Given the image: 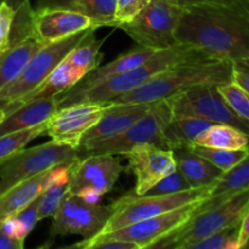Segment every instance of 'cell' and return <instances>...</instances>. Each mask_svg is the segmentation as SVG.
Here are the masks:
<instances>
[{"mask_svg":"<svg viewBox=\"0 0 249 249\" xmlns=\"http://www.w3.org/2000/svg\"><path fill=\"white\" fill-rule=\"evenodd\" d=\"M174 41L221 60L248 57L249 0L236 5L182 7Z\"/></svg>","mask_w":249,"mask_h":249,"instance_id":"6da1fadb","label":"cell"},{"mask_svg":"<svg viewBox=\"0 0 249 249\" xmlns=\"http://www.w3.org/2000/svg\"><path fill=\"white\" fill-rule=\"evenodd\" d=\"M230 82H232V61L207 56L172 66L111 102L151 104L197 85H221Z\"/></svg>","mask_w":249,"mask_h":249,"instance_id":"7a4b0ae2","label":"cell"},{"mask_svg":"<svg viewBox=\"0 0 249 249\" xmlns=\"http://www.w3.org/2000/svg\"><path fill=\"white\" fill-rule=\"evenodd\" d=\"M207 56L211 55L194 46L174 44L167 49L156 51L155 55L151 56L141 65L134 67L133 70L101 80L77 94L66 92L58 95V108L70 105L82 104V102H102V104L111 102L122 95L133 91L156 74L172 66L185 61L207 57Z\"/></svg>","mask_w":249,"mask_h":249,"instance_id":"3957f363","label":"cell"},{"mask_svg":"<svg viewBox=\"0 0 249 249\" xmlns=\"http://www.w3.org/2000/svg\"><path fill=\"white\" fill-rule=\"evenodd\" d=\"M248 208L249 189L221 201L204 199L201 209L185 225L156 243L152 248L189 249L195 242L240 221Z\"/></svg>","mask_w":249,"mask_h":249,"instance_id":"277c9868","label":"cell"},{"mask_svg":"<svg viewBox=\"0 0 249 249\" xmlns=\"http://www.w3.org/2000/svg\"><path fill=\"white\" fill-rule=\"evenodd\" d=\"M92 31L96 29H87L44 45L31 58L28 65L16 79L0 89V108L4 109L5 114L10 113L27 95L36 89L66 57V55L74 46L82 43Z\"/></svg>","mask_w":249,"mask_h":249,"instance_id":"5b68a950","label":"cell"},{"mask_svg":"<svg viewBox=\"0 0 249 249\" xmlns=\"http://www.w3.org/2000/svg\"><path fill=\"white\" fill-rule=\"evenodd\" d=\"M173 112L167 99L152 102L145 116L119 135L77 148L79 158L92 155H125L133 147L142 143H152L167 150L164 129L172 119Z\"/></svg>","mask_w":249,"mask_h":249,"instance_id":"8992f818","label":"cell"},{"mask_svg":"<svg viewBox=\"0 0 249 249\" xmlns=\"http://www.w3.org/2000/svg\"><path fill=\"white\" fill-rule=\"evenodd\" d=\"M209 197V187L191 189L184 192L160 196H146V195L128 194L111 203L112 215L105 224L102 230L96 235H105L117 229L124 228L130 224L160 215L165 212L173 211L179 207L195 202L203 201Z\"/></svg>","mask_w":249,"mask_h":249,"instance_id":"52a82bcc","label":"cell"},{"mask_svg":"<svg viewBox=\"0 0 249 249\" xmlns=\"http://www.w3.org/2000/svg\"><path fill=\"white\" fill-rule=\"evenodd\" d=\"M182 7L172 0H151L131 21L118 28L125 32L136 45L163 50L174 45V34Z\"/></svg>","mask_w":249,"mask_h":249,"instance_id":"ba28073f","label":"cell"},{"mask_svg":"<svg viewBox=\"0 0 249 249\" xmlns=\"http://www.w3.org/2000/svg\"><path fill=\"white\" fill-rule=\"evenodd\" d=\"M79 158L73 146L50 142L22 148L0 167V195L18 182Z\"/></svg>","mask_w":249,"mask_h":249,"instance_id":"9c48e42d","label":"cell"},{"mask_svg":"<svg viewBox=\"0 0 249 249\" xmlns=\"http://www.w3.org/2000/svg\"><path fill=\"white\" fill-rule=\"evenodd\" d=\"M173 116H195L240 129L249 136V122L236 116L219 92L218 85H197L167 97Z\"/></svg>","mask_w":249,"mask_h":249,"instance_id":"30bf717a","label":"cell"},{"mask_svg":"<svg viewBox=\"0 0 249 249\" xmlns=\"http://www.w3.org/2000/svg\"><path fill=\"white\" fill-rule=\"evenodd\" d=\"M112 206L90 204L74 194H68L53 215L49 243L56 236L78 235L90 238L99 233L112 215Z\"/></svg>","mask_w":249,"mask_h":249,"instance_id":"8fae6325","label":"cell"},{"mask_svg":"<svg viewBox=\"0 0 249 249\" xmlns=\"http://www.w3.org/2000/svg\"><path fill=\"white\" fill-rule=\"evenodd\" d=\"M203 201L186 204V206L165 212L160 215L117 229L112 232L105 233V235H95L90 238H114V240L135 243L139 249L152 248L156 243L185 225L201 209Z\"/></svg>","mask_w":249,"mask_h":249,"instance_id":"7c38bea8","label":"cell"},{"mask_svg":"<svg viewBox=\"0 0 249 249\" xmlns=\"http://www.w3.org/2000/svg\"><path fill=\"white\" fill-rule=\"evenodd\" d=\"M109 102H82L58 108L46 122L45 133L55 142L77 148L82 136L100 119Z\"/></svg>","mask_w":249,"mask_h":249,"instance_id":"4fadbf2b","label":"cell"},{"mask_svg":"<svg viewBox=\"0 0 249 249\" xmlns=\"http://www.w3.org/2000/svg\"><path fill=\"white\" fill-rule=\"evenodd\" d=\"M124 156L128 160L129 170L136 178L134 192L140 196L177 169L173 151L152 143L135 146Z\"/></svg>","mask_w":249,"mask_h":249,"instance_id":"5bb4252c","label":"cell"},{"mask_svg":"<svg viewBox=\"0 0 249 249\" xmlns=\"http://www.w3.org/2000/svg\"><path fill=\"white\" fill-rule=\"evenodd\" d=\"M124 167L116 155H92L78 158L71 173V194L91 187L102 195L113 189Z\"/></svg>","mask_w":249,"mask_h":249,"instance_id":"9a60e30c","label":"cell"},{"mask_svg":"<svg viewBox=\"0 0 249 249\" xmlns=\"http://www.w3.org/2000/svg\"><path fill=\"white\" fill-rule=\"evenodd\" d=\"M90 28L96 29L94 21L73 10L53 6H39L34 10L33 38L44 45Z\"/></svg>","mask_w":249,"mask_h":249,"instance_id":"2e32d148","label":"cell"},{"mask_svg":"<svg viewBox=\"0 0 249 249\" xmlns=\"http://www.w3.org/2000/svg\"><path fill=\"white\" fill-rule=\"evenodd\" d=\"M151 104H113L109 102L99 121L84 133L79 146L91 145L119 135L145 116ZM78 146V147H79ZM77 147V148H78Z\"/></svg>","mask_w":249,"mask_h":249,"instance_id":"e0dca14e","label":"cell"},{"mask_svg":"<svg viewBox=\"0 0 249 249\" xmlns=\"http://www.w3.org/2000/svg\"><path fill=\"white\" fill-rule=\"evenodd\" d=\"M57 108V96L29 100L16 107L0 122V136L46 123Z\"/></svg>","mask_w":249,"mask_h":249,"instance_id":"ac0fdd59","label":"cell"},{"mask_svg":"<svg viewBox=\"0 0 249 249\" xmlns=\"http://www.w3.org/2000/svg\"><path fill=\"white\" fill-rule=\"evenodd\" d=\"M155 53L156 50H153V49L136 45L135 48L122 53L116 60L111 61L107 65L99 66L95 70H92L91 72L85 74L74 87L71 88L66 92L67 94H77V92H80L82 90L87 89V88L91 87V85L96 84V83L101 82V80L113 77V75H118L121 73L126 72V71L133 70L134 67L147 61L151 56L155 55Z\"/></svg>","mask_w":249,"mask_h":249,"instance_id":"d6986e66","label":"cell"},{"mask_svg":"<svg viewBox=\"0 0 249 249\" xmlns=\"http://www.w3.org/2000/svg\"><path fill=\"white\" fill-rule=\"evenodd\" d=\"M173 155L177 168L186 178L192 189L211 187L223 174V170L197 155L190 147L173 150Z\"/></svg>","mask_w":249,"mask_h":249,"instance_id":"ffe728a7","label":"cell"},{"mask_svg":"<svg viewBox=\"0 0 249 249\" xmlns=\"http://www.w3.org/2000/svg\"><path fill=\"white\" fill-rule=\"evenodd\" d=\"M75 160L55 167L50 173L48 182L38 196V211L40 220L53 218L63 199L71 192V173Z\"/></svg>","mask_w":249,"mask_h":249,"instance_id":"44dd1931","label":"cell"},{"mask_svg":"<svg viewBox=\"0 0 249 249\" xmlns=\"http://www.w3.org/2000/svg\"><path fill=\"white\" fill-rule=\"evenodd\" d=\"M51 170L18 182L0 195V223L21 211L41 194Z\"/></svg>","mask_w":249,"mask_h":249,"instance_id":"7402d4cb","label":"cell"},{"mask_svg":"<svg viewBox=\"0 0 249 249\" xmlns=\"http://www.w3.org/2000/svg\"><path fill=\"white\" fill-rule=\"evenodd\" d=\"M44 46L36 38H28L15 44L2 53L0 61V89L16 79L31 58Z\"/></svg>","mask_w":249,"mask_h":249,"instance_id":"603a6c76","label":"cell"},{"mask_svg":"<svg viewBox=\"0 0 249 249\" xmlns=\"http://www.w3.org/2000/svg\"><path fill=\"white\" fill-rule=\"evenodd\" d=\"M214 124L207 119L195 116H173L164 129L167 150L190 147L197 136Z\"/></svg>","mask_w":249,"mask_h":249,"instance_id":"cb8c5ba5","label":"cell"},{"mask_svg":"<svg viewBox=\"0 0 249 249\" xmlns=\"http://www.w3.org/2000/svg\"><path fill=\"white\" fill-rule=\"evenodd\" d=\"M39 6H53L73 10L90 17L96 28L116 27V0H40Z\"/></svg>","mask_w":249,"mask_h":249,"instance_id":"d4e9b609","label":"cell"},{"mask_svg":"<svg viewBox=\"0 0 249 249\" xmlns=\"http://www.w3.org/2000/svg\"><path fill=\"white\" fill-rule=\"evenodd\" d=\"M84 75V73L80 72L79 70H77V68L73 67L72 65L66 62L65 60H62L57 66H56L55 70L49 74V77L46 78L36 89H34L31 94L27 95L16 107L24 104V102L29 101V100L39 99V97L58 96V95L65 94V92L68 91L71 88L74 87ZM16 107H15V108H16ZM14 109H12V111H14Z\"/></svg>","mask_w":249,"mask_h":249,"instance_id":"484cf974","label":"cell"},{"mask_svg":"<svg viewBox=\"0 0 249 249\" xmlns=\"http://www.w3.org/2000/svg\"><path fill=\"white\" fill-rule=\"evenodd\" d=\"M195 143L206 147L241 150L249 146V136L232 125L214 123L197 136Z\"/></svg>","mask_w":249,"mask_h":249,"instance_id":"4316f807","label":"cell"},{"mask_svg":"<svg viewBox=\"0 0 249 249\" xmlns=\"http://www.w3.org/2000/svg\"><path fill=\"white\" fill-rule=\"evenodd\" d=\"M249 189V151L243 160L223 172L215 184L209 187L208 198L224 199Z\"/></svg>","mask_w":249,"mask_h":249,"instance_id":"83f0119b","label":"cell"},{"mask_svg":"<svg viewBox=\"0 0 249 249\" xmlns=\"http://www.w3.org/2000/svg\"><path fill=\"white\" fill-rule=\"evenodd\" d=\"M104 41V39L97 40L95 38V31H92L82 43L74 46L63 60L84 74H88L92 70L99 67L104 58L101 53V45Z\"/></svg>","mask_w":249,"mask_h":249,"instance_id":"f1b7e54d","label":"cell"},{"mask_svg":"<svg viewBox=\"0 0 249 249\" xmlns=\"http://www.w3.org/2000/svg\"><path fill=\"white\" fill-rule=\"evenodd\" d=\"M46 123L36 125L34 128L26 129V130L15 131V133L5 134L0 136V167L18 151L24 148L27 143L31 142L38 136L45 133Z\"/></svg>","mask_w":249,"mask_h":249,"instance_id":"f546056e","label":"cell"},{"mask_svg":"<svg viewBox=\"0 0 249 249\" xmlns=\"http://www.w3.org/2000/svg\"><path fill=\"white\" fill-rule=\"evenodd\" d=\"M190 148L223 172H226L237 164L241 160L247 156L249 151V146L247 148H241V150H225V148L206 147V146L196 145V143H192Z\"/></svg>","mask_w":249,"mask_h":249,"instance_id":"4dcf8cb0","label":"cell"},{"mask_svg":"<svg viewBox=\"0 0 249 249\" xmlns=\"http://www.w3.org/2000/svg\"><path fill=\"white\" fill-rule=\"evenodd\" d=\"M16 9V18L11 33V48L15 44L33 38V16L34 10L29 0H7Z\"/></svg>","mask_w":249,"mask_h":249,"instance_id":"1f68e13d","label":"cell"},{"mask_svg":"<svg viewBox=\"0 0 249 249\" xmlns=\"http://www.w3.org/2000/svg\"><path fill=\"white\" fill-rule=\"evenodd\" d=\"M241 220L195 242L189 249H238Z\"/></svg>","mask_w":249,"mask_h":249,"instance_id":"d6a6232c","label":"cell"},{"mask_svg":"<svg viewBox=\"0 0 249 249\" xmlns=\"http://www.w3.org/2000/svg\"><path fill=\"white\" fill-rule=\"evenodd\" d=\"M219 92L236 116L249 122V95L236 83L230 82L218 85Z\"/></svg>","mask_w":249,"mask_h":249,"instance_id":"836d02e7","label":"cell"},{"mask_svg":"<svg viewBox=\"0 0 249 249\" xmlns=\"http://www.w3.org/2000/svg\"><path fill=\"white\" fill-rule=\"evenodd\" d=\"M11 218L14 219L15 225H16L17 237L24 242V240L32 232L34 226L40 221L38 211V197L29 204H27L21 211L17 212L16 214L11 215Z\"/></svg>","mask_w":249,"mask_h":249,"instance_id":"e575fe53","label":"cell"},{"mask_svg":"<svg viewBox=\"0 0 249 249\" xmlns=\"http://www.w3.org/2000/svg\"><path fill=\"white\" fill-rule=\"evenodd\" d=\"M191 185L186 180V178L182 175L179 169H175L174 172L170 173L165 178L153 185L147 192L146 196H160V195H172L178 194V192H184L187 190H191Z\"/></svg>","mask_w":249,"mask_h":249,"instance_id":"d590c367","label":"cell"},{"mask_svg":"<svg viewBox=\"0 0 249 249\" xmlns=\"http://www.w3.org/2000/svg\"><path fill=\"white\" fill-rule=\"evenodd\" d=\"M16 18V9L7 0H0V53L11 45V33Z\"/></svg>","mask_w":249,"mask_h":249,"instance_id":"8d00e7d4","label":"cell"},{"mask_svg":"<svg viewBox=\"0 0 249 249\" xmlns=\"http://www.w3.org/2000/svg\"><path fill=\"white\" fill-rule=\"evenodd\" d=\"M151 0H116L114 21L117 28L122 23L131 21Z\"/></svg>","mask_w":249,"mask_h":249,"instance_id":"74e56055","label":"cell"},{"mask_svg":"<svg viewBox=\"0 0 249 249\" xmlns=\"http://www.w3.org/2000/svg\"><path fill=\"white\" fill-rule=\"evenodd\" d=\"M232 82L249 95V56L232 61Z\"/></svg>","mask_w":249,"mask_h":249,"instance_id":"f35d334b","label":"cell"},{"mask_svg":"<svg viewBox=\"0 0 249 249\" xmlns=\"http://www.w3.org/2000/svg\"><path fill=\"white\" fill-rule=\"evenodd\" d=\"M181 7L196 6V5H236L245 0H172Z\"/></svg>","mask_w":249,"mask_h":249,"instance_id":"ab89813d","label":"cell"},{"mask_svg":"<svg viewBox=\"0 0 249 249\" xmlns=\"http://www.w3.org/2000/svg\"><path fill=\"white\" fill-rule=\"evenodd\" d=\"M74 195H77V196L80 197L83 201L90 204H100L101 198L104 197V195H102L101 192H99L95 189H91V187H85V189L79 190V191Z\"/></svg>","mask_w":249,"mask_h":249,"instance_id":"60d3db41","label":"cell"},{"mask_svg":"<svg viewBox=\"0 0 249 249\" xmlns=\"http://www.w3.org/2000/svg\"><path fill=\"white\" fill-rule=\"evenodd\" d=\"M24 247L23 241L11 237L0 228V249H22Z\"/></svg>","mask_w":249,"mask_h":249,"instance_id":"b9f144b4","label":"cell"},{"mask_svg":"<svg viewBox=\"0 0 249 249\" xmlns=\"http://www.w3.org/2000/svg\"><path fill=\"white\" fill-rule=\"evenodd\" d=\"M249 240V208L241 219L240 233H238V249H242L245 243Z\"/></svg>","mask_w":249,"mask_h":249,"instance_id":"7bdbcfd3","label":"cell"},{"mask_svg":"<svg viewBox=\"0 0 249 249\" xmlns=\"http://www.w3.org/2000/svg\"><path fill=\"white\" fill-rule=\"evenodd\" d=\"M5 116H6V114H5L4 109H1V108H0V122H1L2 119L5 118Z\"/></svg>","mask_w":249,"mask_h":249,"instance_id":"ee69618b","label":"cell"},{"mask_svg":"<svg viewBox=\"0 0 249 249\" xmlns=\"http://www.w3.org/2000/svg\"><path fill=\"white\" fill-rule=\"evenodd\" d=\"M242 249H249V240L247 241V242L245 243V246H243Z\"/></svg>","mask_w":249,"mask_h":249,"instance_id":"f6af8a7d","label":"cell"},{"mask_svg":"<svg viewBox=\"0 0 249 249\" xmlns=\"http://www.w3.org/2000/svg\"><path fill=\"white\" fill-rule=\"evenodd\" d=\"M1 56H2V53H0V61H1Z\"/></svg>","mask_w":249,"mask_h":249,"instance_id":"bcb514c9","label":"cell"}]
</instances>
